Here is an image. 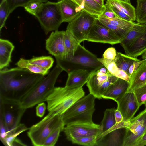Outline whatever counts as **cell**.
<instances>
[{
    "label": "cell",
    "instance_id": "cell-49",
    "mask_svg": "<svg viewBox=\"0 0 146 146\" xmlns=\"http://www.w3.org/2000/svg\"><path fill=\"white\" fill-rule=\"evenodd\" d=\"M114 115L116 123H120L123 121V117L121 113L117 108L115 109Z\"/></svg>",
    "mask_w": 146,
    "mask_h": 146
},
{
    "label": "cell",
    "instance_id": "cell-48",
    "mask_svg": "<svg viewBox=\"0 0 146 146\" xmlns=\"http://www.w3.org/2000/svg\"><path fill=\"white\" fill-rule=\"evenodd\" d=\"M144 60H142L134 62L130 66L128 70V74L130 77L140 65L144 62Z\"/></svg>",
    "mask_w": 146,
    "mask_h": 146
},
{
    "label": "cell",
    "instance_id": "cell-42",
    "mask_svg": "<svg viewBox=\"0 0 146 146\" xmlns=\"http://www.w3.org/2000/svg\"><path fill=\"white\" fill-rule=\"evenodd\" d=\"M117 52L114 47H110L105 51L103 54L102 57L114 60L116 56Z\"/></svg>",
    "mask_w": 146,
    "mask_h": 146
},
{
    "label": "cell",
    "instance_id": "cell-51",
    "mask_svg": "<svg viewBox=\"0 0 146 146\" xmlns=\"http://www.w3.org/2000/svg\"><path fill=\"white\" fill-rule=\"evenodd\" d=\"M26 145L24 144L21 141L17 138H16L13 143V146L14 145Z\"/></svg>",
    "mask_w": 146,
    "mask_h": 146
},
{
    "label": "cell",
    "instance_id": "cell-5",
    "mask_svg": "<svg viewBox=\"0 0 146 146\" xmlns=\"http://www.w3.org/2000/svg\"><path fill=\"white\" fill-rule=\"evenodd\" d=\"M95 98L89 93L74 103L63 115L65 125L73 123H92L95 111Z\"/></svg>",
    "mask_w": 146,
    "mask_h": 146
},
{
    "label": "cell",
    "instance_id": "cell-47",
    "mask_svg": "<svg viewBox=\"0 0 146 146\" xmlns=\"http://www.w3.org/2000/svg\"><path fill=\"white\" fill-rule=\"evenodd\" d=\"M114 76L118 78L124 80L129 83L130 81V77L128 73L124 70L119 68Z\"/></svg>",
    "mask_w": 146,
    "mask_h": 146
},
{
    "label": "cell",
    "instance_id": "cell-29",
    "mask_svg": "<svg viewBox=\"0 0 146 146\" xmlns=\"http://www.w3.org/2000/svg\"><path fill=\"white\" fill-rule=\"evenodd\" d=\"M97 19L99 21L106 22L128 30H130L132 28L135 23L133 21H127L118 17L110 19L101 15L98 17Z\"/></svg>",
    "mask_w": 146,
    "mask_h": 146
},
{
    "label": "cell",
    "instance_id": "cell-8",
    "mask_svg": "<svg viewBox=\"0 0 146 146\" xmlns=\"http://www.w3.org/2000/svg\"><path fill=\"white\" fill-rule=\"evenodd\" d=\"M0 100V117L7 130V136L17 130L26 109L21 106L20 102Z\"/></svg>",
    "mask_w": 146,
    "mask_h": 146
},
{
    "label": "cell",
    "instance_id": "cell-13",
    "mask_svg": "<svg viewBox=\"0 0 146 146\" xmlns=\"http://www.w3.org/2000/svg\"><path fill=\"white\" fill-rule=\"evenodd\" d=\"M86 40L111 45L121 42L120 39L111 30L97 19L92 28Z\"/></svg>",
    "mask_w": 146,
    "mask_h": 146
},
{
    "label": "cell",
    "instance_id": "cell-30",
    "mask_svg": "<svg viewBox=\"0 0 146 146\" xmlns=\"http://www.w3.org/2000/svg\"><path fill=\"white\" fill-rule=\"evenodd\" d=\"M26 63L35 65L50 69L52 66L54 60L50 56H44L34 57L27 60L24 59Z\"/></svg>",
    "mask_w": 146,
    "mask_h": 146
},
{
    "label": "cell",
    "instance_id": "cell-25",
    "mask_svg": "<svg viewBox=\"0 0 146 146\" xmlns=\"http://www.w3.org/2000/svg\"><path fill=\"white\" fill-rule=\"evenodd\" d=\"M82 3L80 6L83 11L98 17L102 15L106 9L94 0H80Z\"/></svg>",
    "mask_w": 146,
    "mask_h": 146
},
{
    "label": "cell",
    "instance_id": "cell-21",
    "mask_svg": "<svg viewBox=\"0 0 146 146\" xmlns=\"http://www.w3.org/2000/svg\"><path fill=\"white\" fill-rule=\"evenodd\" d=\"M146 31V24L135 23L120 44L125 52L131 44Z\"/></svg>",
    "mask_w": 146,
    "mask_h": 146
},
{
    "label": "cell",
    "instance_id": "cell-17",
    "mask_svg": "<svg viewBox=\"0 0 146 146\" xmlns=\"http://www.w3.org/2000/svg\"><path fill=\"white\" fill-rule=\"evenodd\" d=\"M129 85L128 82L118 78L109 86L102 98L111 99L116 102L127 92Z\"/></svg>",
    "mask_w": 146,
    "mask_h": 146
},
{
    "label": "cell",
    "instance_id": "cell-23",
    "mask_svg": "<svg viewBox=\"0 0 146 146\" xmlns=\"http://www.w3.org/2000/svg\"><path fill=\"white\" fill-rule=\"evenodd\" d=\"M146 52V31L130 45L127 51L126 55L137 58Z\"/></svg>",
    "mask_w": 146,
    "mask_h": 146
},
{
    "label": "cell",
    "instance_id": "cell-16",
    "mask_svg": "<svg viewBox=\"0 0 146 146\" xmlns=\"http://www.w3.org/2000/svg\"><path fill=\"white\" fill-rule=\"evenodd\" d=\"M123 128L109 129L97 137V146H123L125 133Z\"/></svg>",
    "mask_w": 146,
    "mask_h": 146
},
{
    "label": "cell",
    "instance_id": "cell-20",
    "mask_svg": "<svg viewBox=\"0 0 146 146\" xmlns=\"http://www.w3.org/2000/svg\"><path fill=\"white\" fill-rule=\"evenodd\" d=\"M127 92H133L146 84V64L144 60L130 77Z\"/></svg>",
    "mask_w": 146,
    "mask_h": 146
},
{
    "label": "cell",
    "instance_id": "cell-37",
    "mask_svg": "<svg viewBox=\"0 0 146 146\" xmlns=\"http://www.w3.org/2000/svg\"><path fill=\"white\" fill-rule=\"evenodd\" d=\"M98 60L100 62L112 75L116 74L119 68L117 66L114 60L102 58H98Z\"/></svg>",
    "mask_w": 146,
    "mask_h": 146
},
{
    "label": "cell",
    "instance_id": "cell-55",
    "mask_svg": "<svg viewBox=\"0 0 146 146\" xmlns=\"http://www.w3.org/2000/svg\"><path fill=\"white\" fill-rule=\"evenodd\" d=\"M121 1H122L125 2H127L128 3H131L130 0H119Z\"/></svg>",
    "mask_w": 146,
    "mask_h": 146
},
{
    "label": "cell",
    "instance_id": "cell-41",
    "mask_svg": "<svg viewBox=\"0 0 146 146\" xmlns=\"http://www.w3.org/2000/svg\"><path fill=\"white\" fill-rule=\"evenodd\" d=\"M134 93L140 106L144 104L146 106V84L135 90Z\"/></svg>",
    "mask_w": 146,
    "mask_h": 146
},
{
    "label": "cell",
    "instance_id": "cell-4",
    "mask_svg": "<svg viewBox=\"0 0 146 146\" xmlns=\"http://www.w3.org/2000/svg\"><path fill=\"white\" fill-rule=\"evenodd\" d=\"M63 71L56 65L46 78L37 83L20 102L21 106L27 109L46 101L54 88L57 78Z\"/></svg>",
    "mask_w": 146,
    "mask_h": 146
},
{
    "label": "cell",
    "instance_id": "cell-10",
    "mask_svg": "<svg viewBox=\"0 0 146 146\" xmlns=\"http://www.w3.org/2000/svg\"><path fill=\"white\" fill-rule=\"evenodd\" d=\"M97 18V17L82 11L76 18L69 23L66 29L69 31L80 43L86 40Z\"/></svg>",
    "mask_w": 146,
    "mask_h": 146
},
{
    "label": "cell",
    "instance_id": "cell-39",
    "mask_svg": "<svg viewBox=\"0 0 146 146\" xmlns=\"http://www.w3.org/2000/svg\"><path fill=\"white\" fill-rule=\"evenodd\" d=\"M64 127H59L52 132L46 138L43 146H54L58 140L60 133L63 131Z\"/></svg>",
    "mask_w": 146,
    "mask_h": 146
},
{
    "label": "cell",
    "instance_id": "cell-35",
    "mask_svg": "<svg viewBox=\"0 0 146 146\" xmlns=\"http://www.w3.org/2000/svg\"><path fill=\"white\" fill-rule=\"evenodd\" d=\"M48 0H7L9 9L8 16L17 8L24 7L29 3L35 1L45 3Z\"/></svg>",
    "mask_w": 146,
    "mask_h": 146
},
{
    "label": "cell",
    "instance_id": "cell-6",
    "mask_svg": "<svg viewBox=\"0 0 146 146\" xmlns=\"http://www.w3.org/2000/svg\"><path fill=\"white\" fill-rule=\"evenodd\" d=\"M64 126L62 115H55L48 113L41 120L29 128L27 134L33 145L43 146L46 138L52 132Z\"/></svg>",
    "mask_w": 146,
    "mask_h": 146
},
{
    "label": "cell",
    "instance_id": "cell-31",
    "mask_svg": "<svg viewBox=\"0 0 146 146\" xmlns=\"http://www.w3.org/2000/svg\"><path fill=\"white\" fill-rule=\"evenodd\" d=\"M18 67L27 69L33 73L40 74L45 76L48 74L49 70L38 66L26 63L24 59L21 58L16 64Z\"/></svg>",
    "mask_w": 146,
    "mask_h": 146
},
{
    "label": "cell",
    "instance_id": "cell-43",
    "mask_svg": "<svg viewBox=\"0 0 146 146\" xmlns=\"http://www.w3.org/2000/svg\"><path fill=\"white\" fill-rule=\"evenodd\" d=\"M105 6L106 8V9L101 15L105 17L110 19L118 17L112 10L111 7L110 5L106 3Z\"/></svg>",
    "mask_w": 146,
    "mask_h": 146
},
{
    "label": "cell",
    "instance_id": "cell-1",
    "mask_svg": "<svg viewBox=\"0 0 146 146\" xmlns=\"http://www.w3.org/2000/svg\"><path fill=\"white\" fill-rule=\"evenodd\" d=\"M44 76L18 67L0 70V100L20 102Z\"/></svg>",
    "mask_w": 146,
    "mask_h": 146
},
{
    "label": "cell",
    "instance_id": "cell-9",
    "mask_svg": "<svg viewBox=\"0 0 146 146\" xmlns=\"http://www.w3.org/2000/svg\"><path fill=\"white\" fill-rule=\"evenodd\" d=\"M118 79L104 66L99 69L91 74L87 83L89 93L96 98H102L109 86Z\"/></svg>",
    "mask_w": 146,
    "mask_h": 146
},
{
    "label": "cell",
    "instance_id": "cell-18",
    "mask_svg": "<svg viewBox=\"0 0 146 146\" xmlns=\"http://www.w3.org/2000/svg\"><path fill=\"white\" fill-rule=\"evenodd\" d=\"M58 2L63 22H71L83 11L79 5L71 0H60Z\"/></svg>",
    "mask_w": 146,
    "mask_h": 146
},
{
    "label": "cell",
    "instance_id": "cell-28",
    "mask_svg": "<svg viewBox=\"0 0 146 146\" xmlns=\"http://www.w3.org/2000/svg\"><path fill=\"white\" fill-rule=\"evenodd\" d=\"M115 109L114 108H109L105 111L103 117L100 124L102 128V133L109 129L115 124Z\"/></svg>",
    "mask_w": 146,
    "mask_h": 146
},
{
    "label": "cell",
    "instance_id": "cell-56",
    "mask_svg": "<svg viewBox=\"0 0 146 146\" xmlns=\"http://www.w3.org/2000/svg\"><path fill=\"white\" fill-rule=\"evenodd\" d=\"M145 108H146V106H145Z\"/></svg>",
    "mask_w": 146,
    "mask_h": 146
},
{
    "label": "cell",
    "instance_id": "cell-24",
    "mask_svg": "<svg viewBox=\"0 0 146 146\" xmlns=\"http://www.w3.org/2000/svg\"><path fill=\"white\" fill-rule=\"evenodd\" d=\"M106 3L127 14L132 21H136L135 9L131 3L119 0H106Z\"/></svg>",
    "mask_w": 146,
    "mask_h": 146
},
{
    "label": "cell",
    "instance_id": "cell-2",
    "mask_svg": "<svg viewBox=\"0 0 146 146\" xmlns=\"http://www.w3.org/2000/svg\"><path fill=\"white\" fill-rule=\"evenodd\" d=\"M56 59L57 65L68 74L75 70H84L92 74L104 66L95 55L80 44L73 56Z\"/></svg>",
    "mask_w": 146,
    "mask_h": 146
},
{
    "label": "cell",
    "instance_id": "cell-36",
    "mask_svg": "<svg viewBox=\"0 0 146 146\" xmlns=\"http://www.w3.org/2000/svg\"><path fill=\"white\" fill-rule=\"evenodd\" d=\"M99 21L111 30L120 39L121 42L125 38L129 31L122 29L106 22L103 21Z\"/></svg>",
    "mask_w": 146,
    "mask_h": 146
},
{
    "label": "cell",
    "instance_id": "cell-53",
    "mask_svg": "<svg viewBox=\"0 0 146 146\" xmlns=\"http://www.w3.org/2000/svg\"><path fill=\"white\" fill-rule=\"evenodd\" d=\"M75 3H76L80 6L81 5L82 3V1L80 0H71Z\"/></svg>",
    "mask_w": 146,
    "mask_h": 146
},
{
    "label": "cell",
    "instance_id": "cell-52",
    "mask_svg": "<svg viewBox=\"0 0 146 146\" xmlns=\"http://www.w3.org/2000/svg\"><path fill=\"white\" fill-rule=\"evenodd\" d=\"M98 4L103 7H105L104 1L105 0H94Z\"/></svg>",
    "mask_w": 146,
    "mask_h": 146
},
{
    "label": "cell",
    "instance_id": "cell-14",
    "mask_svg": "<svg viewBox=\"0 0 146 146\" xmlns=\"http://www.w3.org/2000/svg\"><path fill=\"white\" fill-rule=\"evenodd\" d=\"M117 109L121 113L123 120L130 121L140 106L133 92H127L116 102Z\"/></svg>",
    "mask_w": 146,
    "mask_h": 146
},
{
    "label": "cell",
    "instance_id": "cell-3",
    "mask_svg": "<svg viewBox=\"0 0 146 146\" xmlns=\"http://www.w3.org/2000/svg\"><path fill=\"white\" fill-rule=\"evenodd\" d=\"M85 94L82 87H55L46 100L48 113L55 115H62Z\"/></svg>",
    "mask_w": 146,
    "mask_h": 146
},
{
    "label": "cell",
    "instance_id": "cell-54",
    "mask_svg": "<svg viewBox=\"0 0 146 146\" xmlns=\"http://www.w3.org/2000/svg\"><path fill=\"white\" fill-rule=\"evenodd\" d=\"M142 60L145 61L146 64V52L142 55Z\"/></svg>",
    "mask_w": 146,
    "mask_h": 146
},
{
    "label": "cell",
    "instance_id": "cell-32",
    "mask_svg": "<svg viewBox=\"0 0 146 146\" xmlns=\"http://www.w3.org/2000/svg\"><path fill=\"white\" fill-rule=\"evenodd\" d=\"M135 9L137 23L146 24V0H137Z\"/></svg>",
    "mask_w": 146,
    "mask_h": 146
},
{
    "label": "cell",
    "instance_id": "cell-15",
    "mask_svg": "<svg viewBox=\"0 0 146 146\" xmlns=\"http://www.w3.org/2000/svg\"><path fill=\"white\" fill-rule=\"evenodd\" d=\"M65 31L56 30L52 32L46 40V48L49 53L56 58H61L66 54L64 41Z\"/></svg>",
    "mask_w": 146,
    "mask_h": 146
},
{
    "label": "cell",
    "instance_id": "cell-45",
    "mask_svg": "<svg viewBox=\"0 0 146 146\" xmlns=\"http://www.w3.org/2000/svg\"><path fill=\"white\" fill-rule=\"evenodd\" d=\"M110 5L111 7L112 10L118 17L127 21H133L131 18L127 14L119 10L115 7Z\"/></svg>",
    "mask_w": 146,
    "mask_h": 146
},
{
    "label": "cell",
    "instance_id": "cell-57",
    "mask_svg": "<svg viewBox=\"0 0 146 146\" xmlns=\"http://www.w3.org/2000/svg\"></svg>",
    "mask_w": 146,
    "mask_h": 146
},
{
    "label": "cell",
    "instance_id": "cell-40",
    "mask_svg": "<svg viewBox=\"0 0 146 146\" xmlns=\"http://www.w3.org/2000/svg\"><path fill=\"white\" fill-rule=\"evenodd\" d=\"M43 3L38 1H33L23 7L27 12L35 16L40 9Z\"/></svg>",
    "mask_w": 146,
    "mask_h": 146
},
{
    "label": "cell",
    "instance_id": "cell-27",
    "mask_svg": "<svg viewBox=\"0 0 146 146\" xmlns=\"http://www.w3.org/2000/svg\"><path fill=\"white\" fill-rule=\"evenodd\" d=\"M64 41L66 49V54L65 56H73L80 43L76 39L72 33L67 29L65 32Z\"/></svg>",
    "mask_w": 146,
    "mask_h": 146
},
{
    "label": "cell",
    "instance_id": "cell-44",
    "mask_svg": "<svg viewBox=\"0 0 146 146\" xmlns=\"http://www.w3.org/2000/svg\"><path fill=\"white\" fill-rule=\"evenodd\" d=\"M46 108V105L44 102L38 104L36 108V114L37 116L42 117L45 114Z\"/></svg>",
    "mask_w": 146,
    "mask_h": 146
},
{
    "label": "cell",
    "instance_id": "cell-19",
    "mask_svg": "<svg viewBox=\"0 0 146 146\" xmlns=\"http://www.w3.org/2000/svg\"><path fill=\"white\" fill-rule=\"evenodd\" d=\"M92 74L84 70L73 71L68 74L65 86L70 88L82 87L87 83Z\"/></svg>",
    "mask_w": 146,
    "mask_h": 146
},
{
    "label": "cell",
    "instance_id": "cell-46",
    "mask_svg": "<svg viewBox=\"0 0 146 146\" xmlns=\"http://www.w3.org/2000/svg\"><path fill=\"white\" fill-rule=\"evenodd\" d=\"M7 131L3 120L0 117V139L1 141L7 136Z\"/></svg>",
    "mask_w": 146,
    "mask_h": 146
},
{
    "label": "cell",
    "instance_id": "cell-33",
    "mask_svg": "<svg viewBox=\"0 0 146 146\" xmlns=\"http://www.w3.org/2000/svg\"><path fill=\"white\" fill-rule=\"evenodd\" d=\"M29 129L24 124L21 123L15 132L7 136L1 141L5 146H13L14 141L17 138V137L21 133L29 130Z\"/></svg>",
    "mask_w": 146,
    "mask_h": 146
},
{
    "label": "cell",
    "instance_id": "cell-12",
    "mask_svg": "<svg viewBox=\"0 0 146 146\" xmlns=\"http://www.w3.org/2000/svg\"><path fill=\"white\" fill-rule=\"evenodd\" d=\"M63 131L69 141L79 137L98 136L102 133L100 125L94 123H73L65 125Z\"/></svg>",
    "mask_w": 146,
    "mask_h": 146
},
{
    "label": "cell",
    "instance_id": "cell-7",
    "mask_svg": "<svg viewBox=\"0 0 146 146\" xmlns=\"http://www.w3.org/2000/svg\"><path fill=\"white\" fill-rule=\"evenodd\" d=\"M35 17L46 35L52 31L58 30L63 22L58 2L44 3Z\"/></svg>",
    "mask_w": 146,
    "mask_h": 146
},
{
    "label": "cell",
    "instance_id": "cell-11",
    "mask_svg": "<svg viewBox=\"0 0 146 146\" xmlns=\"http://www.w3.org/2000/svg\"><path fill=\"white\" fill-rule=\"evenodd\" d=\"M130 122L129 127L125 128L123 146H136L146 132V108Z\"/></svg>",
    "mask_w": 146,
    "mask_h": 146
},
{
    "label": "cell",
    "instance_id": "cell-34",
    "mask_svg": "<svg viewBox=\"0 0 146 146\" xmlns=\"http://www.w3.org/2000/svg\"><path fill=\"white\" fill-rule=\"evenodd\" d=\"M96 136H86L75 138L72 140L73 143L86 146H97Z\"/></svg>",
    "mask_w": 146,
    "mask_h": 146
},
{
    "label": "cell",
    "instance_id": "cell-38",
    "mask_svg": "<svg viewBox=\"0 0 146 146\" xmlns=\"http://www.w3.org/2000/svg\"><path fill=\"white\" fill-rule=\"evenodd\" d=\"M9 9L7 0H2L0 5V29L4 26L8 17Z\"/></svg>",
    "mask_w": 146,
    "mask_h": 146
},
{
    "label": "cell",
    "instance_id": "cell-22",
    "mask_svg": "<svg viewBox=\"0 0 146 146\" xmlns=\"http://www.w3.org/2000/svg\"><path fill=\"white\" fill-rule=\"evenodd\" d=\"M14 48L13 44L5 39H0V69L7 67L11 62L12 52Z\"/></svg>",
    "mask_w": 146,
    "mask_h": 146
},
{
    "label": "cell",
    "instance_id": "cell-26",
    "mask_svg": "<svg viewBox=\"0 0 146 146\" xmlns=\"http://www.w3.org/2000/svg\"><path fill=\"white\" fill-rule=\"evenodd\" d=\"M140 60L139 59L130 56L126 54L117 52L114 61L119 69L124 70L128 74V70L130 66L135 62Z\"/></svg>",
    "mask_w": 146,
    "mask_h": 146
},
{
    "label": "cell",
    "instance_id": "cell-50",
    "mask_svg": "<svg viewBox=\"0 0 146 146\" xmlns=\"http://www.w3.org/2000/svg\"><path fill=\"white\" fill-rule=\"evenodd\" d=\"M146 145V132L143 134L138 141L136 146H144Z\"/></svg>",
    "mask_w": 146,
    "mask_h": 146
}]
</instances>
